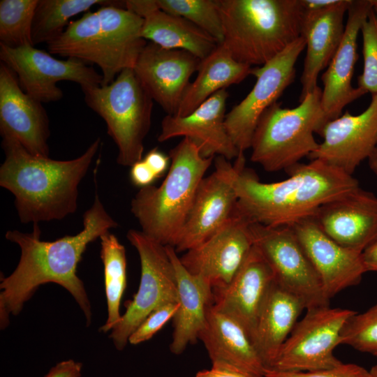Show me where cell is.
Here are the masks:
<instances>
[{
    "mask_svg": "<svg viewBox=\"0 0 377 377\" xmlns=\"http://www.w3.org/2000/svg\"><path fill=\"white\" fill-rule=\"evenodd\" d=\"M117 225L96 193L92 205L83 214L82 230L75 235L44 241L38 224H34L31 232L8 230L6 239L20 246L21 255L14 271L1 280V329L8 325L10 315L21 312L40 286L47 283H57L71 293L89 325L92 318L91 304L77 275V265L88 244Z\"/></svg>",
    "mask_w": 377,
    "mask_h": 377,
    "instance_id": "obj_1",
    "label": "cell"
},
{
    "mask_svg": "<svg viewBox=\"0 0 377 377\" xmlns=\"http://www.w3.org/2000/svg\"><path fill=\"white\" fill-rule=\"evenodd\" d=\"M285 171L287 179L265 183L252 169L242 168L235 182L236 212L250 223L292 226L360 187L353 175L319 160L300 162Z\"/></svg>",
    "mask_w": 377,
    "mask_h": 377,
    "instance_id": "obj_2",
    "label": "cell"
},
{
    "mask_svg": "<svg viewBox=\"0 0 377 377\" xmlns=\"http://www.w3.org/2000/svg\"><path fill=\"white\" fill-rule=\"evenodd\" d=\"M1 145L0 185L13 195L21 223L61 220L76 212L78 187L100 148V138L66 161L34 156L10 137L2 138Z\"/></svg>",
    "mask_w": 377,
    "mask_h": 377,
    "instance_id": "obj_3",
    "label": "cell"
},
{
    "mask_svg": "<svg viewBox=\"0 0 377 377\" xmlns=\"http://www.w3.org/2000/svg\"><path fill=\"white\" fill-rule=\"evenodd\" d=\"M222 45L237 61L263 66L301 36L300 0H219Z\"/></svg>",
    "mask_w": 377,
    "mask_h": 377,
    "instance_id": "obj_4",
    "label": "cell"
},
{
    "mask_svg": "<svg viewBox=\"0 0 377 377\" xmlns=\"http://www.w3.org/2000/svg\"><path fill=\"white\" fill-rule=\"evenodd\" d=\"M169 157L163 182L158 186L140 188L131 200V212L141 231L164 246L174 247L214 157L202 156L197 145L186 138L170 150Z\"/></svg>",
    "mask_w": 377,
    "mask_h": 377,
    "instance_id": "obj_5",
    "label": "cell"
},
{
    "mask_svg": "<svg viewBox=\"0 0 377 377\" xmlns=\"http://www.w3.org/2000/svg\"><path fill=\"white\" fill-rule=\"evenodd\" d=\"M318 86L300 105L282 108L276 102L261 115L251 142V161L267 172L286 170L308 157L318 146L313 134L329 121Z\"/></svg>",
    "mask_w": 377,
    "mask_h": 377,
    "instance_id": "obj_6",
    "label": "cell"
},
{
    "mask_svg": "<svg viewBox=\"0 0 377 377\" xmlns=\"http://www.w3.org/2000/svg\"><path fill=\"white\" fill-rule=\"evenodd\" d=\"M82 90L87 106L107 125L108 134L118 149L117 163L131 167L142 160L154 101L133 69L122 71L109 84Z\"/></svg>",
    "mask_w": 377,
    "mask_h": 377,
    "instance_id": "obj_7",
    "label": "cell"
},
{
    "mask_svg": "<svg viewBox=\"0 0 377 377\" xmlns=\"http://www.w3.org/2000/svg\"><path fill=\"white\" fill-rule=\"evenodd\" d=\"M126 237L139 255L141 273L137 293L127 302L125 312L110 334L119 351L124 349L131 334L151 312L178 300L175 272L165 246L139 230H129Z\"/></svg>",
    "mask_w": 377,
    "mask_h": 377,
    "instance_id": "obj_8",
    "label": "cell"
},
{
    "mask_svg": "<svg viewBox=\"0 0 377 377\" xmlns=\"http://www.w3.org/2000/svg\"><path fill=\"white\" fill-rule=\"evenodd\" d=\"M356 313L330 305L307 309L268 369L313 371L339 366L342 362L335 357L334 350L341 344L345 323Z\"/></svg>",
    "mask_w": 377,
    "mask_h": 377,
    "instance_id": "obj_9",
    "label": "cell"
},
{
    "mask_svg": "<svg viewBox=\"0 0 377 377\" xmlns=\"http://www.w3.org/2000/svg\"><path fill=\"white\" fill-rule=\"evenodd\" d=\"M253 245L260 251L281 288L298 297L306 309L329 306L320 279L292 226L251 223Z\"/></svg>",
    "mask_w": 377,
    "mask_h": 377,
    "instance_id": "obj_10",
    "label": "cell"
},
{
    "mask_svg": "<svg viewBox=\"0 0 377 377\" xmlns=\"http://www.w3.org/2000/svg\"><path fill=\"white\" fill-rule=\"evenodd\" d=\"M214 170L200 182L186 221L174 248L177 253L197 246L233 216L237 202L235 182L245 166L244 152L234 163L217 156Z\"/></svg>",
    "mask_w": 377,
    "mask_h": 377,
    "instance_id": "obj_11",
    "label": "cell"
},
{
    "mask_svg": "<svg viewBox=\"0 0 377 377\" xmlns=\"http://www.w3.org/2000/svg\"><path fill=\"white\" fill-rule=\"evenodd\" d=\"M305 47L300 36L264 65L251 68V75L256 79L253 87L225 117L227 132L239 152L251 148L261 115L294 81L295 64Z\"/></svg>",
    "mask_w": 377,
    "mask_h": 377,
    "instance_id": "obj_12",
    "label": "cell"
},
{
    "mask_svg": "<svg viewBox=\"0 0 377 377\" xmlns=\"http://www.w3.org/2000/svg\"><path fill=\"white\" fill-rule=\"evenodd\" d=\"M0 59L16 75L23 91L42 103L63 97L59 82H73L82 89L103 82L101 74L87 63L74 58L59 59L34 45L9 47L0 44Z\"/></svg>",
    "mask_w": 377,
    "mask_h": 377,
    "instance_id": "obj_13",
    "label": "cell"
},
{
    "mask_svg": "<svg viewBox=\"0 0 377 377\" xmlns=\"http://www.w3.org/2000/svg\"><path fill=\"white\" fill-rule=\"evenodd\" d=\"M250 222L235 212L221 228L182 256L180 261L193 275L212 289L228 285L240 269L253 246Z\"/></svg>",
    "mask_w": 377,
    "mask_h": 377,
    "instance_id": "obj_14",
    "label": "cell"
},
{
    "mask_svg": "<svg viewBox=\"0 0 377 377\" xmlns=\"http://www.w3.org/2000/svg\"><path fill=\"white\" fill-rule=\"evenodd\" d=\"M318 134L323 142L309 158L353 175L377 147V94L371 95V103L363 112L353 115L346 111L327 121Z\"/></svg>",
    "mask_w": 377,
    "mask_h": 377,
    "instance_id": "obj_15",
    "label": "cell"
},
{
    "mask_svg": "<svg viewBox=\"0 0 377 377\" xmlns=\"http://www.w3.org/2000/svg\"><path fill=\"white\" fill-rule=\"evenodd\" d=\"M200 62L187 51L165 49L147 42L133 71L152 100L168 115H175Z\"/></svg>",
    "mask_w": 377,
    "mask_h": 377,
    "instance_id": "obj_16",
    "label": "cell"
},
{
    "mask_svg": "<svg viewBox=\"0 0 377 377\" xmlns=\"http://www.w3.org/2000/svg\"><path fill=\"white\" fill-rule=\"evenodd\" d=\"M0 133L18 141L30 154L49 157V118L42 103L21 88L14 72L0 65Z\"/></svg>",
    "mask_w": 377,
    "mask_h": 377,
    "instance_id": "obj_17",
    "label": "cell"
},
{
    "mask_svg": "<svg viewBox=\"0 0 377 377\" xmlns=\"http://www.w3.org/2000/svg\"><path fill=\"white\" fill-rule=\"evenodd\" d=\"M292 228L330 300L341 290L357 285L367 272L362 253L345 248L331 239L313 216L300 220Z\"/></svg>",
    "mask_w": 377,
    "mask_h": 377,
    "instance_id": "obj_18",
    "label": "cell"
},
{
    "mask_svg": "<svg viewBox=\"0 0 377 377\" xmlns=\"http://www.w3.org/2000/svg\"><path fill=\"white\" fill-rule=\"evenodd\" d=\"M371 9V0H352L341 43L321 76V105L328 121L339 117L344 107L365 94L351 82L358 59L357 36Z\"/></svg>",
    "mask_w": 377,
    "mask_h": 377,
    "instance_id": "obj_19",
    "label": "cell"
},
{
    "mask_svg": "<svg viewBox=\"0 0 377 377\" xmlns=\"http://www.w3.org/2000/svg\"><path fill=\"white\" fill-rule=\"evenodd\" d=\"M228 98V91L222 89L186 116L165 115L158 140L163 142L181 136L193 142L205 158L221 156L229 161L236 158L239 151L225 126Z\"/></svg>",
    "mask_w": 377,
    "mask_h": 377,
    "instance_id": "obj_20",
    "label": "cell"
},
{
    "mask_svg": "<svg viewBox=\"0 0 377 377\" xmlns=\"http://www.w3.org/2000/svg\"><path fill=\"white\" fill-rule=\"evenodd\" d=\"M341 246L362 251L377 239V196L360 186L322 205L313 216Z\"/></svg>",
    "mask_w": 377,
    "mask_h": 377,
    "instance_id": "obj_21",
    "label": "cell"
},
{
    "mask_svg": "<svg viewBox=\"0 0 377 377\" xmlns=\"http://www.w3.org/2000/svg\"><path fill=\"white\" fill-rule=\"evenodd\" d=\"M274 281L270 267L253 245L232 281L213 289L212 305L237 320L253 341L258 316Z\"/></svg>",
    "mask_w": 377,
    "mask_h": 377,
    "instance_id": "obj_22",
    "label": "cell"
},
{
    "mask_svg": "<svg viewBox=\"0 0 377 377\" xmlns=\"http://www.w3.org/2000/svg\"><path fill=\"white\" fill-rule=\"evenodd\" d=\"M125 8L143 19L142 36L170 50L187 51L200 60L219 45L217 40L188 20L162 10L156 0H126Z\"/></svg>",
    "mask_w": 377,
    "mask_h": 377,
    "instance_id": "obj_23",
    "label": "cell"
},
{
    "mask_svg": "<svg viewBox=\"0 0 377 377\" xmlns=\"http://www.w3.org/2000/svg\"><path fill=\"white\" fill-rule=\"evenodd\" d=\"M198 339L204 344L212 366L226 367L264 377L266 370L243 326L212 305Z\"/></svg>",
    "mask_w": 377,
    "mask_h": 377,
    "instance_id": "obj_24",
    "label": "cell"
},
{
    "mask_svg": "<svg viewBox=\"0 0 377 377\" xmlns=\"http://www.w3.org/2000/svg\"><path fill=\"white\" fill-rule=\"evenodd\" d=\"M351 3L352 0H343L329 9L304 14L301 36L305 40L306 52L300 77V102L318 87L320 73L336 53L344 34V15Z\"/></svg>",
    "mask_w": 377,
    "mask_h": 377,
    "instance_id": "obj_25",
    "label": "cell"
},
{
    "mask_svg": "<svg viewBox=\"0 0 377 377\" xmlns=\"http://www.w3.org/2000/svg\"><path fill=\"white\" fill-rule=\"evenodd\" d=\"M165 248L174 266L178 296L170 350L179 355L198 339L205 326L208 309L214 302L213 289L204 279L186 270L173 246Z\"/></svg>",
    "mask_w": 377,
    "mask_h": 377,
    "instance_id": "obj_26",
    "label": "cell"
},
{
    "mask_svg": "<svg viewBox=\"0 0 377 377\" xmlns=\"http://www.w3.org/2000/svg\"><path fill=\"white\" fill-rule=\"evenodd\" d=\"M304 309L306 306L301 299L274 281L260 310L253 337V343L266 369L272 368Z\"/></svg>",
    "mask_w": 377,
    "mask_h": 377,
    "instance_id": "obj_27",
    "label": "cell"
},
{
    "mask_svg": "<svg viewBox=\"0 0 377 377\" xmlns=\"http://www.w3.org/2000/svg\"><path fill=\"white\" fill-rule=\"evenodd\" d=\"M47 47L50 54L97 65L103 77L101 85L110 84L118 75L107 50L97 11H88L71 21L64 31Z\"/></svg>",
    "mask_w": 377,
    "mask_h": 377,
    "instance_id": "obj_28",
    "label": "cell"
},
{
    "mask_svg": "<svg viewBox=\"0 0 377 377\" xmlns=\"http://www.w3.org/2000/svg\"><path fill=\"white\" fill-rule=\"evenodd\" d=\"M96 11L115 72L133 69L147 43L142 36L143 19L126 9L124 1L101 6Z\"/></svg>",
    "mask_w": 377,
    "mask_h": 377,
    "instance_id": "obj_29",
    "label": "cell"
},
{
    "mask_svg": "<svg viewBox=\"0 0 377 377\" xmlns=\"http://www.w3.org/2000/svg\"><path fill=\"white\" fill-rule=\"evenodd\" d=\"M251 66L235 60L221 44L200 60L198 74L190 82L175 115L186 116L216 92L241 82L251 75Z\"/></svg>",
    "mask_w": 377,
    "mask_h": 377,
    "instance_id": "obj_30",
    "label": "cell"
},
{
    "mask_svg": "<svg viewBox=\"0 0 377 377\" xmlns=\"http://www.w3.org/2000/svg\"><path fill=\"white\" fill-rule=\"evenodd\" d=\"M100 239L108 318L99 330L108 332L121 318L120 304L127 283V260L125 247L114 235L108 231L101 235Z\"/></svg>",
    "mask_w": 377,
    "mask_h": 377,
    "instance_id": "obj_31",
    "label": "cell"
},
{
    "mask_svg": "<svg viewBox=\"0 0 377 377\" xmlns=\"http://www.w3.org/2000/svg\"><path fill=\"white\" fill-rule=\"evenodd\" d=\"M119 1L105 0H38L33 26L34 45L48 44L66 29L73 16L85 13L95 5H111Z\"/></svg>",
    "mask_w": 377,
    "mask_h": 377,
    "instance_id": "obj_32",
    "label": "cell"
},
{
    "mask_svg": "<svg viewBox=\"0 0 377 377\" xmlns=\"http://www.w3.org/2000/svg\"><path fill=\"white\" fill-rule=\"evenodd\" d=\"M38 0L0 1V44L9 47L34 45L32 26Z\"/></svg>",
    "mask_w": 377,
    "mask_h": 377,
    "instance_id": "obj_33",
    "label": "cell"
},
{
    "mask_svg": "<svg viewBox=\"0 0 377 377\" xmlns=\"http://www.w3.org/2000/svg\"><path fill=\"white\" fill-rule=\"evenodd\" d=\"M162 10L182 17L221 44L223 31L219 0H156Z\"/></svg>",
    "mask_w": 377,
    "mask_h": 377,
    "instance_id": "obj_34",
    "label": "cell"
},
{
    "mask_svg": "<svg viewBox=\"0 0 377 377\" xmlns=\"http://www.w3.org/2000/svg\"><path fill=\"white\" fill-rule=\"evenodd\" d=\"M341 344L377 357V303L347 320L341 333Z\"/></svg>",
    "mask_w": 377,
    "mask_h": 377,
    "instance_id": "obj_35",
    "label": "cell"
},
{
    "mask_svg": "<svg viewBox=\"0 0 377 377\" xmlns=\"http://www.w3.org/2000/svg\"><path fill=\"white\" fill-rule=\"evenodd\" d=\"M360 31L364 67L362 73L357 77L358 88L365 94H377V20L372 9Z\"/></svg>",
    "mask_w": 377,
    "mask_h": 377,
    "instance_id": "obj_36",
    "label": "cell"
},
{
    "mask_svg": "<svg viewBox=\"0 0 377 377\" xmlns=\"http://www.w3.org/2000/svg\"><path fill=\"white\" fill-rule=\"evenodd\" d=\"M178 308L177 302L165 304L151 312L128 339V343L137 345L151 339L168 320L173 318Z\"/></svg>",
    "mask_w": 377,
    "mask_h": 377,
    "instance_id": "obj_37",
    "label": "cell"
},
{
    "mask_svg": "<svg viewBox=\"0 0 377 377\" xmlns=\"http://www.w3.org/2000/svg\"><path fill=\"white\" fill-rule=\"evenodd\" d=\"M264 377H374L373 371L355 364L341 363L337 367L313 371H280L266 369Z\"/></svg>",
    "mask_w": 377,
    "mask_h": 377,
    "instance_id": "obj_38",
    "label": "cell"
},
{
    "mask_svg": "<svg viewBox=\"0 0 377 377\" xmlns=\"http://www.w3.org/2000/svg\"><path fill=\"white\" fill-rule=\"evenodd\" d=\"M129 175L131 183L140 188L152 185L157 179L143 158L131 166Z\"/></svg>",
    "mask_w": 377,
    "mask_h": 377,
    "instance_id": "obj_39",
    "label": "cell"
},
{
    "mask_svg": "<svg viewBox=\"0 0 377 377\" xmlns=\"http://www.w3.org/2000/svg\"><path fill=\"white\" fill-rule=\"evenodd\" d=\"M143 160L151 169L156 177H162L170 164L169 155H166L157 148H153L143 157Z\"/></svg>",
    "mask_w": 377,
    "mask_h": 377,
    "instance_id": "obj_40",
    "label": "cell"
},
{
    "mask_svg": "<svg viewBox=\"0 0 377 377\" xmlns=\"http://www.w3.org/2000/svg\"><path fill=\"white\" fill-rule=\"evenodd\" d=\"M82 364L69 359L56 364L45 377H80Z\"/></svg>",
    "mask_w": 377,
    "mask_h": 377,
    "instance_id": "obj_41",
    "label": "cell"
},
{
    "mask_svg": "<svg viewBox=\"0 0 377 377\" xmlns=\"http://www.w3.org/2000/svg\"><path fill=\"white\" fill-rule=\"evenodd\" d=\"M195 377H260L241 370L226 367L212 366L198 371Z\"/></svg>",
    "mask_w": 377,
    "mask_h": 377,
    "instance_id": "obj_42",
    "label": "cell"
},
{
    "mask_svg": "<svg viewBox=\"0 0 377 377\" xmlns=\"http://www.w3.org/2000/svg\"><path fill=\"white\" fill-rule=\"evenodd\" d=\"M343 0H300L304 14L325 10L339 5Z\"/></svg>",
    "mask_w": 377,
    "mask_h": 377,
    "instance_id": "obj_43",
    "label": "cell"
},
{
    "mask_svg": "<svg viewBox=\"0 0 377 377\" xmlns=\"http://www.w3.org/2000/svg\"><path fill=\"white\" fill-rule=\"evenodd\" d=\"M362 257L367 272H377V239L362 251Z\"/></svg>",
    "mask_w": 377,
    "mask_h": 377,
    "instance_id": "obj_44",
    "label": "cell"
},
{
    "mask_svg": "<svg viewBox=\"0 0 377 377\" xmlns=\"http://www.w3.org/2000/svg\"><path fill=\"white\" fill-rule=\"evenodd\" d=\"M368 161L371 170L377 176V147L369 157Z\"/></svg>",
    "mask_w": 377,
    "mask_h": 377,
    "instance_id": "obj_45",
    "label": "cell"
},
{
    "mask_svg": "<svg viewBox=\"0 0 377 377\" xmlns=\"http://www.w3.org/2000/svg\"><path fill=\"white\" fill-rule=\"evenodd\" d=\"M372 10L376 15L377 20V0H371Z\"/></svg>",
    "mask_w": 377,
    "mask_h": 377,
    "instance_id": "obj_46",
    "label": "cell"
}]
</instances>
